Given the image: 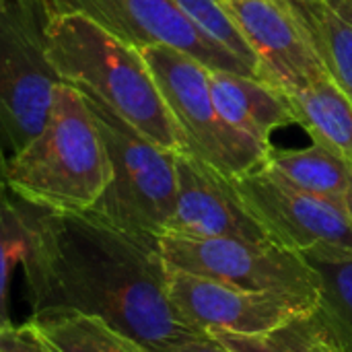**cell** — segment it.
<instances>
[{
  "label": "cell",
  "mask_w": 352,
  "mask_h": 352,
  "mask_svg": "<svg viewBox=\"0 0 352 352\" xmlns=\"http://www.w3.org/2000/svg\"><path fill=\"white\" fill-rule=\"evenodd\" d=\"M140 52L182 132V153L212 165L229 177L256 171L268 161L274 148L241 134L219 113L210 89L212 68L167 45H151Z\"/></svg>",
  "instance_id": "5b68a950"
},
{
  "label": "cell",
  "mask_w": 352,
  "mask_h": 352,
  "mask_svg": "<svg viewBox=\"0 0 352 352\" xmlns=\"http://www.w3.org/2000/svg\"><path fill=\"white\" fill-rule=\"evenodd\" d=\"M31 206L23 262L33 314L97 316L151 352L192 334L167 293L159 239L124 233L87 212L60 214Z\"/></svg>",
  "instance_id": "6da1fadb"
},
{
  "label": "cell",
  "mask_w": 352,
  "mask_h": 352,
  "mask_svg": "<svg viewBox=\"0 0 352 352\" xmlns=\"http://www.w3.org/2000/svg\"><path fill=\"white\" fill-rule=\"evenodd\" d=\"M31 324L54 352H151L109 322L80 311H39Z\"/></svg>",
  "instance_id": "2e32d148"
},
{
  "label": "cell",
  "mask_w": 352,
  "mask_h": 352,
  "mask_svg": "<svg viewBox=\"0 0 352 352\" xmlns=\"http://www.w3.org/2000/svg\"><path fill=\"white\" fill-rule=\"evenodd\" d=\"M0 307H2V320L0 326L10 324L8 320V291H10V278L16 266H23L27 252H29V239H31V206L23 202L21 198L10 200L8 196L2 202V217H0Z\"/></svg>",
  "instance_id": "ffe728a7"
},
{
  "label": "cell",
  "mask_w": 352,
  "mask_h": 352,
  "mask_svg": "<svg viewBox=\"0 0 352 352\" xmlns=\"http://www.w3.org/2000/svg\"><path fill=\"white\" fill-rule=\"evenodd\" d=\"M233 182L276 245L297 254L324 245L352 250V219L346 204L299 190L266 165Z\"/></svg>",
  "instance_id": "30bf717a"
},
{
  "label": "cell",
  "mask_w": 352,
  "mask_h": 352,
  "mask_svg": "<svg viewBox=\"0 0 352 352\" xmlns=\"http://www.w3.org/2000/svg\"><path fill=\"white\" fill-rule=\"evenodd\" d=\"M47 56L62 82L97 95L163 148L179 153L182 132L140 50L80 14L47 10Z\"/></svg>",
  "instance_id": "3957f363"
},
{
  "label": "cell",
  "mask_w": 352,
  "mask_h": 352,
  "mask_svg": "<svg viewBox=\"0 0 352 352\" xmlns=\"http://www.w3.org/2000/svg\"><path fill=\"white\" fill-rule=\"evenodd\" d=\"M332 80L352 101V23L324 0H289Z\"/></svg>",
  "instance_id": "e0dca14e"
},
{
  "label": "cell",
  "mask_w": 352,
  "mask_h": 352,
  "mask_svg": "<svg viewBox=\"0 0 352 352\" xmlns=\"http://www.w3.org/2000/svg\"><path fill=\"white\" fill-rule=\"evenodd\" d=\"M349 212H351V219H352V196H351V200H349Z\"/></svg>",
  "instance_id": "d4e9b609"
},
{
  "label": "cell",
  "mask_w": 352,
  "mask_h": 352,
  "mask_svg": "<svg viewBox=\"0 0 352 352\" xmlns=\"http://www.w3.org/2000/svg\"><path fill=\"white\" fill-rule=\"evenodd\" d=\"M45 23L43 0L0 4V120L12 153L43 130L62 82L47 56Z\"/></svg>",
  "instance_id": "8992f818"
},
{
  "label": "cell",
  "mask_w": 352,
  "mask_h": 352,
  "mask_svg": "<svg viewBox=\"0 0 352 352\" xmlns=\"http://www.w3.org/2000/svg\"><path fill=\"white\" fill-rule=\"evenodd\" d=\"M167 293L182 320L200 334H266L320 307V297L314 295L241 289L169 264Z\"/></svg>",
  "instance_id": "9c48e42d"
},
{
  "label": "cell",
  "mask_w": 352,
  "mask_h": 352,
  "mask_svg": "<svg viewBox=\"0 0 352 352\" xmlns=\"http://www.w3.org/2000/svg\"><path fill=\"white\" fill-rule=\"evenodd\" d=\"M291 101L295 124L311 142L332 151L352 165V101L332 80L328 70L305 87L285 93Z\"/></svg>",
  "instance_id": "5bb4252c"
},
{
  "label": "cell",
  "mask_w": 352,
  "mask_h": 352,
  "mask_svg": "<svg viewBox=\"0 0 352 352\" xmlns=\"http://www.w3.org/2000/svg\"><path fill=\"white\" fill-rule=\"evenodd\" d=\"M163 235L274 243L245 206L233 177L182 151L177 153L175 210Z\"/></svg>",
  "instance_id": "8fae6325"
},
{
  "label": "cell",
  "mask_w": 352,
  "mask_h": 352,
  "mask_svg": "<svg viewBox=\"0 0 352 352\" xmlns=\"http://www.w3.org/2000/svg\"><path fill=\"white\" fill-rule=\"evenodd\" d=\"M344 352H352V349H346V346H344Z\"/></svg>",
  "instance_id": "4316f807"
},
{
  "label": "cell",
  "mask_w": 352,
  "mask_h": 352,
  "mask_svg": "<svg viewBox=\"0 0 352 352\" xmlns=\"http://www.w3.org/2000/svg\"><path fill=\"white\" fill-rule=\"evenodd\" d=\"M50 12L80 14L124 43L144 50L167 45L212 70L258 76V70L202 31L173 0H43ZM260 78V76H258Z\"/></svg>",
  "instance_id": "ba28073f"
},
{
  "label": "cell",
  "mask_w": 352,
  "mask_h": 352,
  "mask_svg": "<svg viewBox=\"0 0 352 352\" xmlns=\"http://www.w3.org/2000/svg\"><path fill=\"white\" fill-rule=\"evenodd\" d=\"M202 31H206L212 39H217L221 45H225L229 52L245 60L250 66L258 70L260 76V66L254 50L250 47L248 39L231 19V14L225 8L223 0H173Z\"/></svg>",
  "instance_id": "44dd1931"
},
{
  "label": "cell",
  "mask_w": 352,
  "mask_h": 352,
  "mask_svg": "<svg viewBox=\"0 0 352 352\" xmlns=\"http://www.w3.org/2000/svg\"><path fill=\"white\" fill-rule=\"evenodd\" d=\"M78 91L97 120L113 165L111 184L87 214L124 233L159 239L175 210L177 153L148 140L97 95Z\"/></svg>",
  "instance_id": "277c9868"
},
{
  "label": "cell",
  "mask_w": 352,
  "mask_h": 352,
  "mask_svg": "<svg viewBox=\"0 0 352 352\" xmlns=\"http://www.w3.org/2000/svg\"><path fill=\"white\" fill-rule=\"evenodd\" d=\"M264 165L299 190L349 206L352 196V165L316 142L305 148L272 151Z\"/></svg>",
  "instance_id": "9a60e30c"
},
{
  "label": "cell",
  "mask_w": 352,
  "mask_h": 352,
  "mask_svg": "<svg viewBox=\"0 0 352 352\" xmlns=\"http://www.w3.org/2000/svg\"><path fill=\"white\" fill-rule=\"evenodd\" d=\"M0 352H10V351H8L6 346H0Z\"/></svg>",
  "instance_id": "484cf974"
},
{
  "label": "cell",
  "mask_w": 352,
  "mask_h": 352,
  "mask_svg": "<svg viewBox=\"0 0 352 352\" xmlns=\"http://www.w3.org/2000/svg\"><path fill=\"white\" fill-rule=\"evenodd\" d=\"M210 89L223 120L268 148H274L270 136L276 128L295 124L289 97L258 76L210 70Z\"/></svg>",
  "instance_id": "4fadbf2b"
},
{
  "label": "cell",
  "mask_w": 352,
  "mask_h": 352,
  "mask_svg": "<svg viewBox=\"0 0 352 352\" xmlns=\"http://www.w3.org/2000/svg\"><path fill=\"white\" fill-rule=\"evenodd\" d=\"M0 346L10 352H54L31 320L23 326H0Z\"/></svg>",
  "instance_id": "7402d4cb"
},
{
  "label": "cell",
  "mask_w": 352,
  "mask_h": 352,
  "mask_svg": "<svg viewBox=\"0 0 352 352\" xmlns=\"http://www.w3.org/2000/svg\"><path fill=\"white\" fill-rule=\"evenodd\" d=\"M303 258L320 276V309L346 349H352V250L316 248Z\"/></svg>",
  "instance_id": "d6986e66"
},
{
  "label": "cell",
  "mask_w": 352,
  "mask_h": 352,
  "mask_svg": "<svg viewBox=\"0 0 352 352\" xmlns=\"http://www.w3.org/2000/svg\"><path fill=\"white\" fill-rule=\"evenodd\" d=\"M223 2L254 50L262 80L287 93L305 87L326 72L318 50L289 0Z\"/></svg>",
  "instance_id": "7c38bea8"
},
{
  "label": "cell",
  "mask_w": 352,
  "mask_h": 352,
  "mask_svg": "<svg viewBox=\"0 0 352 352\" xmlns=\"http://www.w3.org/2000/svg\"><path fill=\"white\" fill-rule=\"evenodd\" d=\"M210 336L231 352H344L342 340L320 307L266 334L210 332Z\"/></svg>",
  "instance_id": "ac0fdd59"
},
{
  "label": "cell",
  "mask_w": 352,
  "mask_h": 352,
  "mask_svg": "<svg viewBox=\"0 0 352 352\" xmlns=\"http://www.w3.org/2000/svg\"><path fill=\"white\" fill-rule=\"evenodd\" d=\"M159 250L177 270L252 291H280L320 297V276L303 258L276 243L248 239H198L161 235Z\"/></svg>",
  "instance_id": "52a82bcc"
},
{
  "label": "cell",
  "mask_w": 352,
  "mask_h": 352,
  "mask_svg": "<svg viewBox=\"0 0 352 352\" xmlns=\"http://www.w3.org/2000/svg\"><path fill=\"white\" fill-rule=\"evenodd\" d=\"M157 352H231L225 349L217 338H212L210 334H192V336H184L177 338L165 346H161Z\"/></svg>",
  "instance_id": "603a6c76"
},
{
  "label": "cell",
  "mask_w": 352,
  "mask_h": 352,
  "mask_svg": "<svg viewBox=\"0 0 352 352\" xmlns=\"http://www.w3.org/2000/svg\"><path fill=\"white\" fill-rule=\"evenodd\" d=\"M111 177V157L87 99L60 82L43 130L6 159V188L27 204L80 214L97 204Z\"/></svg>",
  "instance_id": "7a4b0ae2"
},
{
  "label": "cell",
  "mask_w": 352,
  "mask_h": 352,
  "mask_svg": "<svg viewBox=\"0 0 352 352\" xmlns=\"http://www.w3.org/2000/svg\"><path fill=\"white\" fill-rule=\"evenodd\" d=\"M334 12H338L342 19L352 23V0H324Z\"/></svg>",
  "instance_id": "cb8c5ba5"
}]
</instances>
